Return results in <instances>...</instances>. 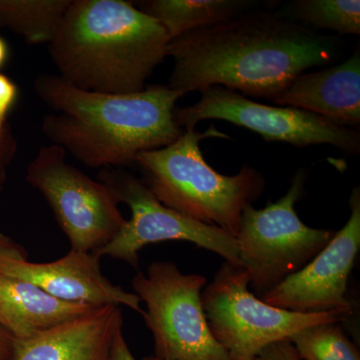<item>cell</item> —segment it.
Returning a JSON list of instances; mask_svg holds the SVG:
<instances>
[{"instance_id": "cell-1", "label": "cell", "mask_w": 360, "mask_h": 360, "mask_svg": "<svg viewBox=\"0 0 360 360\" xmlns=\"http://www.w3.org/2000/svg\"><path fill=\"white\" fill-rule=\"evenodd\" d=\"M340 54L335 37L255 9L169 41L174 70L167 86L184 96L219 85L272 101L305 70L330 65Z\"/></svg>"}, {"instance_id": "cell-2", "label": "cell", "mask_w": 360, "mask_h": 360, "mask_svg": "<svg viewBox=\"0 0 360 360\" xmlns=\"http://www.w3.org/2000/svg\"><path fill=\"white\" fill-rule=\"evenodd\" d=\"M34 89L52 110L42 122L44 134L89 167L129 165L139 153L169 146L184 134L174 117L184 94L167 85L101 94L77 89L58 75H41Z\"/></svg>"}, {"instance_id": "cell-3", "label": "cell", "mask_w": 360, "mask_h": 360, "mask_svg": "<svg viewBox=\"0 0 360 360\" xmlns=\"http://www.w3.org/2000/svg\"><path fill=\"white\" fill-rule=\"evenodd\" d=\"M165 27L125 0H72L49 56L65 82L89 91L135 94L167 58Z\"/></svg>"}, {"instance_id": "cell-4", "label": "cell", "mask_w": 360, "mask_h": 360, "mask_svg": "<svg viewBox=\"0 0 360 360\" xmlns=\"http://www.w3.org/2000/svg\"><path fill=\"white\" fill-rule=\"evenodd\" d=\"M214 137L229 139L214 125L203 132L184 129L169 146L143 151L134 162L146 174L144 184L162 205L236 238L243 208L262 195L265 179L248 165L232 176L213 169L203 158L200 144Z\"/></svg>"}, {"instance_id": "cell-5", "label": "cell", "mask_w": 360, "mask_h": 360, "mask_svg": "<svg viewBox=\"0 0 360 360\" xmlns=\"http://www.w3.org/2000/svg\"><path fill=\"white\" fill-rule=\"evenodd\" d=\"M307 176L300 169L281 200L264 210L248 205L241 213L236 236L239 260L260 297L303 269L335 236V231L307 226L295 212L296 202L304 195Z\"/></svg>"}, {"instance_id": "cell-6", "label": "cell", "mask_w": 360, "mask_h": 360, "mask_svg": "<svg viewBox=\"0 0 360 360\" xmlns=\"http://www.w3.org/2000/svg\"><path fill=\"white\" fill-rule=\"evenodd\" d=\"M243 266L224 262L201 293L212 335L231 360H253L264 347L309 326L347 321L352 312L297 314L270 307L248 290Z\"/></svg>"}, {"instance_id": "cell-7", "label": "cell", "mask_w": 360, "mask_h": 360, "mask_svg": "<svg viewBox=\"0 0 360 360\" xmlns=\"http://www.w3.org/2000/svg\"><path fill=\"white\" fill-rule=\"evenodd\" d=\"M146 305L143 319L162 360H231L208 326L201 293L206 278L184 274L174 262H156L131 281Z\"/></svg>"}, {"instance_id": "cell-8", "label": "cell", "mask_w": 360, "mask_h": 360, "mask_svg": "<svg viewBox=\"0 0 360 360\" xmlns=\"http://www.w3.org/2000/svg\"><path fill=\"white\" fill-rule=\"evenodd\" d=\"M26 180L51 205L72 250L96 252L127 222L110 187L70 165L60 146L40 148L27 167Z\"/></svg>"}, {"instance_id": "cell-9", "label": "cell", "mask_w": 360, "mask_h": 360, "mask_svg": "<svg viewBox=\"0 0 360 360\" xmlns=\"http://www.w3.org/2000/svg\"><path fill=\"white\" fill-rule=\"evenodd\" d=\"M99 179L112 191L118 202L125 203L131 210V219L127 220L115 238L94 252L99 258L122 260L139 270V251L146 245L184 240L217 253L227 264L241 266L238 241L229 232L162 205L143 180L134 175L108 168Z\"/></svg>"}, {"instance_id": "cell-10", "label": "cell", "mask_w": 360, "mask_h": 360, "mask_svg": "<svg viewBox=\"0 0 360 360\" xmlns=\"http://www.w3.org/2000/svg\"><path fill=\"white\" fill-rule=\"evenodd\" d=\"M200 92L198 103L174 108V120L180 129H193L201 120H219L250 129L269 142H285L298 148L329 144L348 155L359 153L360 134L356 129L300 108L258 103L219 85Z\"/></svg>"}, {"instance_id": "cell-11", "label": "cell", "mask_w": 360, "mask_h": 360, "mask_svg": "<svg viewBox=\"0 0 360 360\" xmlns=\"http://www.w3.org/2000/svg\"><path fill=\"white\" fill-rule=\"evenodd\" d=\"M350 217L323 248L303 269L286 277L260 300L270 307L297 312H352L347 297L348 279L360 248V189L349 198Z\"/></svg>"}, {"instance_id": "cell-12", "label": "cell", "mask_w": 360, "mask_h": 360, "mask_svg": "<svg viewBox=\"0 0 360 360\" xmlns=\"http://www.w3.org/2000/svg\"><path fill=\"white\" fill-rule=\"evenodd\" d=\"M0 274L34 284L63 302L96 307L124 305L144 314L139 296L103 276L101 258L94 252L71 250L65 257L46 264L0 257Z\"/></svg>"}, {"instance_id": "cell-13", "label": "cell", "mask_w": 360, "mask_h": 360, "mask_svg": "<svg viewBox=\"0 0 360 360\" xmlns=\"http://www.w3.org/2000/svg\"><path fill=\"white\" fill-rule=\"evenodd\" d=\"M123 326L120 307L105 305L39 335L14 342L13 360H110Z\"/></svg>"}, {"instance_id": "cell-14", "label": "cell", "mask_w": 360, "mask_h": 360, "mask_svg": "<svg viewBox=\"0 0 360 360\" xmlns=\"http://www.w3.org/2000/svg\"><path fill=\"white\" fill-rule=\"evenodd\" d=\"M271 101L356 129L360 124L359 47L343 63L298 75Z\"/></svg>"}, {"instance_id": "cell-15", "label": "cell", "mask_w": 360, "mask_h": 360, "mask_svg": "<svg viewBox=\"0 0 360 360\" xmlns=\"http://www.w3.org/2000/svg\"><path fill=\"white\" fill-rule=\"evenodd\" d=\"M98 307L63 302L34 284L0 274V326L14 340H28Z\"/></svg>"}, {"instance_id": "cell-16", "label": "cell", "mask_w": 360, "mask_h": 360, "mask_svg": "<svg viewBox=\"0 0 360 360\" xmlns=\"http://www.w3.org/2000/svg\"><path fill=\"white\" fill-rule=\"evenodd\" d=\"M255 0H144L137 8L165 27L170 41L187 32L207 27L255 11Z\"/></svg>"}, {"instance_id": "cell-17", "label": "cell", "mask_w": 360, "mask_h": 360, "mask_svg": "<svg viewBox=\"0 0 360 360\" xmlns=\"http://www.w3.org/2000/svg\"><path fill=\"white\" fill-rule=\"evenodd\" d=\"M72 0H0V25L30 44H49Z\"/></svg>"}, {"instance_id": "cell-18", "label": "cell", "mask_w": 360, "mask_h": 360, "mask_svg": "<svg viewBox=\"0 0 360 360\" xmlns=\"http://www.w3.org/2000/svg\"><path fill=\"white\" fill-rule=\"evenodd\" d=\"M281 15L310 30L340 35L360 34L359 0H296L283 6Z\"/></svg>"}, {"instance_id": "cell-19", "label": "cell", "mask_w": 360, "mask_h": 360, "mask_svg": "<svg viewBox=\"0 0 360 360\" xmlns=\"http://www.w3.org/2000/svg\"><path fill=\"white\" fill-rule=\"evenodd\" d=\"M288 340L302 360H360L359 348L345 335L340 322L303 328Z\"/></svg>"}, {"instance_id": "cell-20", "label": "cell", "mask_w": 360, "mask_h": 360, "mask_svg": "<svg viewBox=\"0 0 360 360\" xmlns=\"http://www.w3.org/2000/svg\"><path fill=\"white\" fill-rule=\"evenodd\" d=\"M18 97V87L8 77L0 73V139L11 137L6 117Z\"/></svg>"}, {"instance_id": "cell-21", "label": "cell", "mask_w": 360, "mask_h": 360, "mask_svg": "<svg viewBox=\"0 0 360 360\" xmlns=\"http://www.w3.org/2000/svg\"><path fill=\"white\" fill-rule=\"evenodd\" d=\"M253 360H302L288 340L276 341L264 347Z\"/></svg>"}, {"instance_id": "cell-22", "label": "cell", "mask_w": 360, "mask_h": 360, "mask_svg": "<svg viewBox=\"0 0 360 360\" xmlns=\"http://www.w3.org/2000/svg\"><path fill=\"white\" fill-rule=\"evenodd\" d=\"M110 360H136L123 335V326L116 331L111 347Z\"/></svg>"}, {"instance_id": "cell-23", "label": "cell", "mask_w": 360, "mask_h": 360, "mask_svg": "<svg viewBox=\"0 0 360 360\" xmlns=\"http://www.w3.org/2000/svg\"><path fill=\"white\" fill-rule=\"evenodd\" d=\"M14 153H15V141L13 136L0 139V189L6 181V167L11 162Z\"/></svg>"}, {"instance_id": "cell-24", "label": "cell", "mask_w": 360, "mask_h": 360, "mask_svg": "<svg viewBox=\"0 0 360 360\" xmlns=\"http://www.w3.org/2000/svg\"><path fill=\"white\" fill-rule=\"evenodd\" d=\"M0 257L14 258V259H27V252L13 239L7 238L0 232Z\"/></svg>"}, {"instance_id": "cell-25", "label": "cell", "mask_w": 360, "mask_h": 360, "mask_svg": "<svg viewBox=\"0 0 360 360\" xmlns=\"http://www.w3.org/2000/svg\"><path fill=\"white\" fill-rule=\"evenodd\" d=\"M15 340L0 326V360H13Z\"/></svg>"}, {"instance_id": "cell-26", "label": "cell", "mask_w": 360, "mask_h": 360, "mask_svg": "<svg viewBox=\"0 0 360 360\" xmlns=\"http://www.w3.org/2000/svg\"><path fill=\"white\" fill-rule=\"evenodd\" d=\"M9 49L8 44L6 40L0 37V68H4L6 65L7 58H8Z\"/></svg>"}, {"instance_id": "cell-27", "label": "cell", "mask_w": 360, "mask_h": 360, "mask_svg": "<svg viewBox=\"0 0 360 360\" xmlns=\"http://www.w3.org/2000/svg\"><path fill=\"white\" fill-rule=\"evenodd\" d=\"M142 360H162V359H158V357H155V356H148V357H144V359Z\"/></svg>"}]
</instances>
